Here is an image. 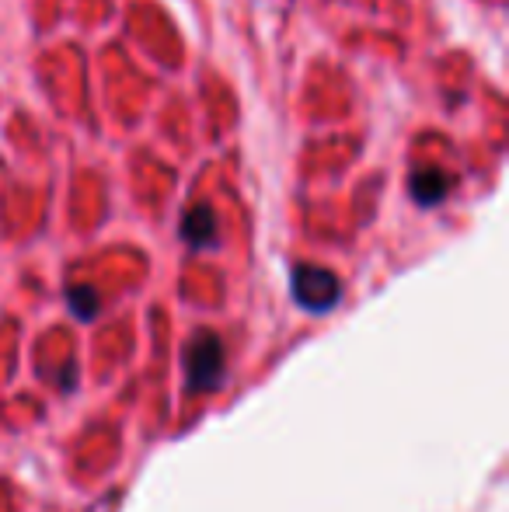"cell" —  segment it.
<instances>
[{
    "label": "cell",
    "instance_id": "cell-1",
    "mask_svg": "<svg viewBox=\"0 0 509 512\" xmlns=\"http://www.w3.org/2000/svg\"><path fill=\"white\" fill-rule=\"evenodd\" d=\"M185 377H189L192 391H217L227 380V349L220 335L213 331H196L192 342L185 345Z\"/></svg>",
    "mask_w": 509,
    "mask_h": 512
},
{
    "label": "cell",
    "instance_id": "cell-2",
    "mask_svg": "<svg viewBox=\"0 0 509 512\" xmlns=\"http://www.w3.org/2000/svg\"><path fill=\"white\" fill-rule=\"evenodd\" d=\"M293 300L311 314H325L342 300V283L335 272L321 269V265H297L290 276Z\"/></svg>",
    "mask_w": 509,
    "mask_h": 512
},
{
    "label": "cell",
    "instance_id": "cell-3",
    "mask_svg": "<svg viewBox=\"0 0 509 512\" xmlns=\"http://www.w3.org/2000/svg\"><path fill=\"white\" fill-rule=\"evenodd\" d=\"M182 237H185L189 248H217L220 227H217L213 209L210 206H192L189 213L182 216Z\"/></svg>",
    "mask_w": 509,
    "mask_h": 512
},
{
    "label": "cell",
    "instance_id": "cell-4",
    "mask_svg": "<svg viewBox=\"0 0 509 512\" xmlns=\"http://www.w3.org/2000/svg\"><path fill=\"white\" fill-rule=\"evenodd\" d=\"M408 189H412V199L419 206H440L450 192V175L440 168H419L412 175V182H408Z\"/></svg>",
    "mask_w": 509,
    "mask_h": 512
},
{
    "label": "cell",
    "instance_id": "cell-5",
    "mask_svg": "<svg viewBox=\"0 0 509 512\" xmlns=\"http://www.w3.org/2000/svg\"><path fill=\"white\" fill-rule=\"evenodd\" d=\"M67 307H70V314H74L77 321H95L98 310H102V300H98V293L91 290V286H70V290H67Z\"/></svg>",
    "mask_w": 509,
    "mask_h": 512
}]
</instances>
